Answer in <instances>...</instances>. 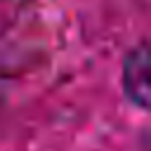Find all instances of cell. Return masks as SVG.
Returning a JSON list of instances; mask_svg holds the SVG:
<instances>
[{"label":"cell","mask_w":151,"mask_h":151,"mask_svg":"<svg viewBox=\"0 0 151 151\" xmlns=\"http://www.w3.org/2000/svg\"><path fill=\"white\" fill-rule=\"evenodd\" d=\"M149 47L146 42H139L134 45L132 50H127L123 64H120V87H123V94L125 99L146 111L149 106Z\"/></svg>","instance_id":"cell-1"}]
</instances>
